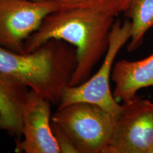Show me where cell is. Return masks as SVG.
<instances>
[{
	"label": "cell",
	"instance_id": "6da1fadb",
	"mask_svg": "<svg viewBox=\"0 0 153 153\" xmlns=\"http://www.w3.org/2000/svg\"><path fill=\"white\" fill-rule=\"evenodd\" d=\"M112 15L88 9H59L43 20L40 28L25 42L30 53L51 39L62 40L76 49V65L69 86L84 83L109 45Z\"/></svg>",
	"mask_w": 153,
	"mask_h": 153
},
{
	"label": "cell",
	"instance_id": "7a4b0ae2",
	"mask_svg": "<svg viewBox=\"0 0 153 153\" xmlns=\"http://www.w3.org/2000/svg\"><path fill=\"white\" fill-rule=\"evenodd\" d=\"M76 65V49L51 39L30 53H19L0 45V72L58 106Z\"/></svg>",
	"mask_w": 153,
	"mask_h": 153
},
{
	"label": "cell",
	"instance_id": "3957f363",
	"mask_svg": "<svg viewBox=\"0 0 153 153\" xmlns=\"http://www.w3.org/2000/svg\"><path fill=\"white\" fill-rule=\"evenodd\" d=\"M52 121L70 135L79 153H106L116 128L115 116L86 102L57 108Z\"/></svg>",
	"mask_w": 153,
	"mask_h": 153
},
{
	"label": "cell",
	"instance_id": "277c9868",
	"mask_svg": "<svg viewBox=\"0 0 153 153\" xmlns=\"http://www.w3.org/2000/svg\"><path fill=\"white\" fill-rule=\"evenodd\" d=\"M131 22L129 19L115 21L111 29L109 45L102 64L94 75L84 83L68 86L63 91L57 108H62L76 102L90 103L110 113L116 117L123 108L114 98L111 90L110 80L115 59L124 45L131 39Z\"/></svg>",
	"mask_w": 153,
	"mask_h": 153
},
{
	"label": "cell",
	"instance_id": "5b68a950",
	"mask_svg": "<svg viewBox=\"0 0 153 153\" xmlns=\"http://www.w3.org/2000/svg\"><path fill=\"white\" fill-rule=\"evenodd\" d=\"M59 6L51 0H0V45L24 53L25 42Z\"/></svg>",
	"mask_w": 153,
	"mask_h": 153
},
{
	"label": "cell",
	"instance_id": "8992f818",
	"mask_svg": "<svg viewBox=\"0 0 153 153\" xmlns=\"http://www.w3.org/2000/svg\"><path fill=\"white\" fill-rule=\"evenodd\" d=\"M153 102L135 95L123 104L106 153H152Z\"/></svg>",
	"mask_w": 153,
	"mask_h": 153
},
{
	"label": "cell",
	"instance_id": "52a82bcc",
	"mask_svg": "<svg viewBox=\"0 0 153 153\" xmlns=\"http://www.w3.org/2000/svg\"><path fill=\"white\" fill-rule=\"evenodd\" d=\"M46 99L29 89L22 107V136L18 153H60L52 129L51 106Z\"/></svg>",
	"mask_w": 153,
	"mask_h": 153
},
{
	"label": "cell",
	"instance_id": "ba28073f",
	"mask_svg": "<svg viewBox=\"0 0 153 153\" xmlns=\"http://www.w3.org/2000/svg\"><path fill=\"white\" fill-rule=\"evenodd\" d=\"M111 80L115 85L114 98L123 103L131 100L140 89L153 87V53L142 60L114 63Z\"/></svg>",
	"mask_w": 153,
	"mask_h": 153
},
{
	"label": "cell",
	"instance_id": "9c48e42d",
	"mask_svg": "<svg viewBox=\"0 0 153 153\" xmlns=\"http://www.w3.org/2000/svg\"><path fill=\"white\" fill-rule=\"evenodd\" d=\"M29 89L0 72V131L19 140L22 136V107Z\"/></svg>",
	"mask_w": 153,
	"mask_h": 153
},
{
	"label": "cell",
	"instance_id": "30bf717a",
	"mask_svg": "<svg viewBox=\"0 0 153 153\" xmlns=\"http://www.w3.org/2000/svg\"><path fill=\"white\" fill-rule=\"evenodd\" d=\"M123 13L131 22V36L127 48L132 52L140 46L145 33L153 28V0H130Z\"/></svg>",
	"mask_w": 153,
	"mask_h": 153
},
{
	"label": "cell",
	"instance_id": "8fae6325",
	"mask_svg": "<svg viewBox=\"0 0 153 153\" xmlns=\"http://www.w3.org/2000/svg\"><path fill=\"white\" fill-rule=\"evenodd\" d=\"M60 9H88L116 16L122 12L123 0H51Z\"/></svg>",
	"mask_w": 153,
	"mask_h": 153
},
{
	"label": "cell",
	"instance_id": "7c38bea8",
	"mask_svg": "<svg viewBox=\"0 0 153 153\" xmlns=\"http://www.w3.org/2000/svg\"><path fill=\"white\" fill-rule=\"evenodd\" d=\"M52 129L60 153H79L71 137L61 126L52 121Z\"/></svg>",
	"mask_w": 153,
	"mask_h": 153
},
{
	"label": "cell",
	"instance_id": "4fadbf2b",
	"mask_svg": "<svg viewBox=\"0 0 153 153\" xmlns=\"http://www.w3.org/2000/svg\"><path fill=\"white\" fill-rule=\"evenodd\" d=\"M129 1H130V0H123V3H122V7H121L122 12H123V11L125 10L126 7H127Z\"/></svg>",
	"mask_w": 153,
	"mask_h": 153
},
{
	"label": "cell",
	"instance_id": "5bb4252c",
	"mask_svg": "<svg viewBox=\"0 0 153 153\" xmlns=\"http://www.w3.org/2000/svg\"><path fill=\"white\" fill-rule=\"evenodd\" d=\"M33 1H43V0H33Z\"/></svg>",
	"mask_w": 153,
	"mask_h": 153
},
{
	"label": "cell",
	"instance_id": "9a60e30c",
	"mask_svg": "<svg viewBox=\"0 0 153 153\" xmlns=\"http://www.w3.org/2000/svg\"><path fill=\"white\" fill-rule=\"evenodd\" d=\"M152 153H153V150H152Z\"/></svg>",
	"mask_w": 153,
	"mask_h": 153
}]
</instances>
